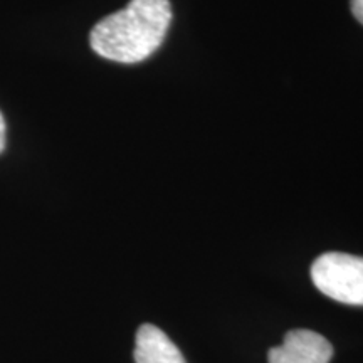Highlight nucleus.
Returning <instances> with one entry per match:
<instances>
[{"label":"nucleus","mask_w":363,"mask_h":363,"mask_svg":"<svg viewBox=\"0 0 363 363\" xmlns=\"http://www.w3.org/2000/svg\"><path fill=\"white\" fill-rule=\"evenodd\" d=\"M172 22L170 0H130L93 27L89 44L104 59L123 65L145 61L160 48Z\"/></svg>","instance_id":"f257e3e1"},{"label":"nucleus","mask_w":363,"mask_h":363,"mask_svg":"<svg viewBox=\"0 0 363 363\" xmlns=\"http://www.w3.org/2000/svg\"><path fill=\"white\" fill-rule=\"evenodd\" d=\"M311 279L335 301L363 306V257L345 252L321 254L311 266Z\"/></svg>","instance_id":"f03ea898"},{"label":"nucleus","mask_w":363,"mask_h":363,"mask_svg":"<svg viewBox=\"0 0 363 363\" xmlns=\"http://www.w3.org/2000/svg\"><path fill=\"white\" fill-rule=\"evenodd\" d=\"M136 363H187L177 345L155 325H142L136 331Z\"/></svg>","instance_id":"20e7f679"},{"label":"nucleus","mask_w":363,"mask_h":363,"mask_svg":"<svg viewBox=\"0 0 363 363\" xmlns=\"http://www.w3.org/2000/svg\"><path fill=\"white\" fill-rule=\"evenodd\" d=\"M352 12L357 21L363 24V0H352Z\"/></svg>","instance_id":"39448f33"},{"label":"nucleus","mask_w":363,"mask_h":363,"mask_svg":"<svg viewBox=\"0 0 363 363\" xmlns=\"http://www.w3.org/2000/svg\"><path fill=\"white\" fill-rule=\"evenodd\" d=\"M6 120H4L2 113H0V153L6 148Z\"/></svg>","instance_id":"423d86ee"},{"label":"nucleus","mask_w":363,"mask_h":363,"mask_svg":"<svg viewBox=\"0 0 363 363\" xmlns=\"http://www.w3.org/2000/svg\"><path fill=\"white\" fill-rule=\"evenodd\" d=\"M331 357V343L311 330L288 331L283 345L272 347L267 353L269 363H330Z\"/></svg>","instance_id":"7ed1b4c3"}]
</instances>
